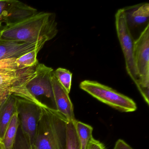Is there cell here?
Wrapping results in <instances>:
<instances>
[{
	"instance_id": "1",
	"label": "cell",
	"mask_w": 149,
	"mask_h": 149,
	"mask_svg": "<svg viewBox=\"0 0 149 149\" xmlns=\"http://www.w3.org/2000/svg\"><path fill=\"white\" fill-rule=\"evenodd\" d=\"M58 32L54 13L37 12L19 22L4 26L0 30V41L31 42L42 39L49 41Z\"/></svg>"
},
{
	"instance_id": "2",
	"label": "cell",
	"mask_w": 149,
	"mask_h": 149,
	"mask_svg": "<svg viewBox=\"0 0 149 149\" xmlns=\"http://www.w3.org/2000/svg\"><path fill=\"white\" fill-rule=\"evenodd\" d=\"M34 149H66L67 118L56 110L42 102Z\"/></svg>"
},
{
	"instance_id": "3",
	"label": "cell",
	"mask_w": 149,
	"mask_h": 149,
	"mask_svg": "<svg viewBox=\"0 0 149 149\" xmlns=\"http://www.w3.org/2000/svg\"><path fill=\"white\" fill-rule=\"evenodd\" d=\"M36 67H21L14 59L0 60V106L12 95L24 99L30 97L26 84Z\"/></svg>"
},
{
	"instance_id": "4",
	"label": "cell",
	"mask_w": 149,
	"mask_h": 149,
	"mask_svg": "<svg viewBox=\"0 0 149 149\" xmlns=\"http://www.w3.org/2000/svg\"><path fill=\"white\" fill-rule=\"evenodd\" d=\"M79 87L98 101L119 111L130 112L136 110V104L131 98L98 82L84 80Z\"/></svg>"
},
{
	"instance_id": "5",
	"label": "cell",
	"mask_w": 149,
	"mask_h": 149,
	"mask_svg": "<svg viewBox=\"0 0 149 149\" xmlns=\"http://www.w3.org/2000/svg\"><path fill=\"white\" fill-rule=\"evenodd\" d=\"M134 58L139 79V91L149 103V24L134 42Z\"/></svg>"
},
{
	"instance_id": "6",
	"label": "cell",
	"mask_w": 149,
	"mask_h": 149,
	"mask_svg": "<svg viewBox=\"0 0 149 149\" xmlns=\"http://www.w3.org/2000/svg\"><path fill=\"white\" fill-rule=\"evenodd\" d=\"M116 26L118 37L123 53L126 71L138 89L139 79L135 66L134 58V42L132 35L129 29L123 9L118 10L115 15Z\"/></svg>"
},
{
	"instance_id": "7",
	"label": "cell",
	"mask_w": 149,
	"mask_h": 149,
	"mask_svg": "<svg viewBox=\"0 0 149 149\" xmlns=\"http://www.w3.org/2000/svg\"><path fill=\"white\" fill-rule=\"evenodd\" d=\"M41 102L36 103L17 97V111L20 127L33 149H34L37 127L41 115Z\"/></svg>"
},
{
	"instance_id": "8",
	"label": "cell",
	"mask_w": 149,
	"mask_h": 149,
	"mask_svg": "<svg viewBox=\"0 0 149 149\" xmlns=\"http://www.w3.org/2000/svg\"><path fill=\"white\" fill-rule=\"evenodd\" d=\"M54 72L52 68L43 63H38L33 74L26 84V87L34 97L37 98L40 96H44L51 99L56 106L51 83Z\"/></svg>"
},
{
	"instance_id": "9",
	"label": "cell",
	"mask_w": 149,
	"mask_h": 149,
	"mask_svg": "<svg viewBox=\"0 0 149 149\" xmlns=\"http://www.w3.org/2000/svg\"><path fill=\"white\" fill-rule=\"evenodd\" d=\"M49 41L42 39L31 42L0 41V60L16 59L36 49H42Z\"/></svg>"
},
{
	"instance_id": "10",
	"label": "cell",
	"mask_w": 149,
	"mask_h": 149,
	"mask_svg": "<svg viewBox=\"0 0 149 149\" xmlns=\"http://www.w3.org/2000/svg\"><path fill=\"white\" fill-rule=\"evenodd\" d=\"M37 9L16 0H7L6 6L0 17V22L11 25L33 15Z\"/></svg>"
},
{
	"instance_id": "11",
	"label": "cell",
	"mask_w": 149,
	"mask_h": 149,
	"mask_svg": "<svg viewBox=\"0 0 149 149\" xmlns=\"http://www.w3.org/2000/svg\"><path fill=\"white\" fill-rule=\"evenodd\" d=\"M51 83L56 110L63 115L68 121L75 120L74 106L69 93L59 83L54 72L51 77Z\"/></svg>"
},
{
	"instance_id": "12",
	"label": "cell",
	"mask_w": 149,
	"mask_h": 149,
	"mask_svg": "<svg viewBox=\"0 0 149 149\" xmlns=\"http://www.w3.org/2000/svg\"><path fill=\"white\" fill-rule=\"evenodd\" d=\"M130 30L148 22L149 4L141 3L123 8Z\"/></svg>"
},
{
	"instance_id": "13",
	"label": "cell",
	"mask_w": 149,
	"mask_h": 149,
	"mask_svg": "<svg viewBox=\"0 0 149 149\" xmlns=\"http://www.w3.org/2000/svg\"><path fill=\"white\" fill-rule=\"evenodd\" d=\"M17 112V97L12 95L0 106V143L3 142L13 116Z\"/></svg>"
},
{
	"instance_id": "14",
	"label": "cell",
	"mask_w": 149,
	"mask_h": 149,
	"mask_svg": "<svg viewBox=\"0 0 149 149\" xmlns=\"http://www.w3.org/2000/svg\"><path fill=\"white\" fill-rule=\"evenodd\" d=\"M20 125L17 112L15 113L6 131L2 143L5 149H13Z\"/></svg>"
},
{
	"instance_id": "15",
	"label": "cell",
	"mask_w": 149,
	"mask_h": 149,
	"mask_svg": "<svg viewBox=\"0 0 149 149\" xmlns=\"http://www.w3.org/2000/svg\"><path fill=\"white\" fill-rule=\"evenodd\" d=\"M77 120L68 121L67 125L66 149H81V143L76 128Z\"/></svg>"
},
{
	"instance_id": "16",
	"label": "cell",
	"mask_w": 149,
	"mask_h": 149,
	"mask_svg": "<svg viewBox=\"0 0 149 149\" xmlns=\"http://www.w3.org/2000/svg\"><path fill=\"white\" fill-rule=\"evenodd\" d=\"M76 128L81 143V149H87L92 136L93 129L92 126L81 122L76 123Z\"/></svg>"
},
{
	"instance_id": "17",
	"label": "cell",
	"mask_w": 149,
	"mask_h": 149,
	"mask_svg": "<svg viewBox=\"0 0 149 149\" xmlns=\"http://www.w3.org/2000/svg\"><path fill=\"white\" fill-rule=\"evenodd\" d=\"M54 74L59 83L69 94L72 83V73L66 69L58 68L54 71Z\"/></svg>"
},
{
	"instance_id": "18",
	"label": "cell",
	"mask_w": 149,
	"mask_h": 149,
	"mask_svg": "<svg viewBox=\"0 0 149 149\" xmlns=\"http://www.w3.org/2000/svg\"><path fill=\"white\" fill-rule=\"evenodd\" d=\"M42 49L38 48L26 53L15 59V63L19 66L28 68L35 67L39 63L37 55Z\"/></svg>"
},
{
	"instance_id": "19",
	"label": "cell",
	"mask_w": 149,
	"mask_h": 149,
	"mask_svg": "<svg viewBox=\"0 0 149 149\" xmlns=\"http://www.w3.org/2000/svg\"><path fill=\"white\" fill-rule=\"evenodd\" d=\"M13 149H33L27 138L22 132L20 125Z\"/></svg>"
},
{
	"instance_id": "20",
	"label": "cell",
	"mask_w": 149,
	"mask_h": 149,
	"mask_svg": "<svg viewBox=\"0 0 149 149\" xmlns=\"http://www.w3.org/2000/svg\"><path fill=\"white\" fill-rule=\"evenodd\" d=\"M87 149H106L104 145L92 137L90 141Z\"/></svg>"
},
{
	"instance_id": "21",
	"label": "cell",
	"mask_w": 149,
	"mask_h": 149,
	"mask_svg": "<svg viewBox=\"0 0 149 149\" xmlns=\"http://www.w3.org/2000/svg\"><path fill=\"white\" fill-rule=\"evenodd\" d=\"M113 149H133L125 141L119 139L116 141Z\"/></svg>"
},
{
	"instance_id": "22",
	"label": "cell",
	"mask_w": 149,
	"mask_h": 149,
	"mask_svg": "<svg viewBox=\"0 0 149 149\" xmlns=\"http://www.w3.org/2000/svg\"><path fill=\"white\" fill-rule=\"evenodd\" d=\"M7 3V0L0 1V17L1 16L2 13L6 8Z\"/></svg>"
},
{
	"instance_id": "23",
	"label": "cell",
	"mask_w": 149,
	"mask_h": 149,
	"mask_svg": "<svg viewBox=\"0 0 149 149\" xmlns=\"http://www.w3.org/2000/svg\"><path fill=\"white\" fill-rule=\"evenodd\" d=\"M0 149H5L2 143H0Z\"/></svg>"
}]
</instances>
